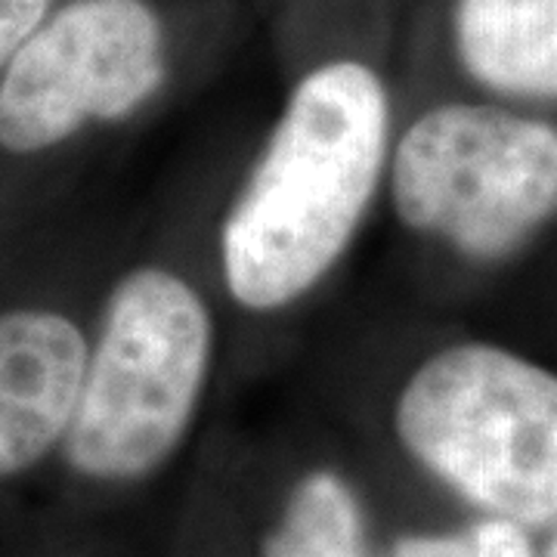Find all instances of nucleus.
Instances as JSON below:
<instances>
[{
    "mask_svg": "<svg viewBox=\"0 0 557 557\" xmlns=\"http://www.w3.org/2000/svg\"><path fill=\"white\" fill-rule=\"evenodd\" d=\"M387 152V94L362 62L300 81L223 226V276L251 310L307 295L354 239Z\"/></svg>",
    "mask_w": 557,
    "mask_h": 557,
    "instance_id": "obj_1",
    "label": "nucleus"
},
{
    "mask_svg": "<svg viewBox=\"0 0 557 557\" xmlns=\"http://www.w3.org/2000/svg\"><path fill=\"white\" fill-rule=\"evenodd\" d=\"M397 434L458 496L520 527L557 520V375L490 344L421 362L397 403Z\"/></svg>",
    "mask_w": 557,
    "mask_h": 557,
    "instance_id": "obj_2",
    "label": "nucleus"
},
{
    "mask_svg": "<svg viewBox=\"0 0 557 557\" xmlns=\"http://www.w3.org/2000/svg\"><path fill=\"white\" fill-rule=\"evenodd\" d=\"M211 335L205 300L180 276L143 267L121 278L62 440L69 465L94 480L152 474L199 406Z\"/></svg>",
    "mask_w": 557,
    "mask_h": 557,
    "instance_id": "obj_3",
    "label": "nucleus"
},
{
    "mask_svg": "<svg viewBox=\"0 0 557 557\" xmlns=\"http://www.w3.org/2000/svg\"><path fill=\"white\" fill-rule=\"evenodd\" d=\"M394 205L461 255H515L557 211V131L498 106L453 102L399 137Z\"/></svg>",
    "mask_w": 557,
    "mask_h": 557,
    "instance_id": "obj_4",
    "label": "nucleus"
},
{
    "mask_svg": "<svg viewBox=\"0 0 557 557\" xmlns=\"http://www.w3.org/2000/svg\"><path fill=\"white\" fill-rule=\"evenodd\" d=\"M164 81V35L143 0H75L0 75V146L40 152L90 121H119Z\"/></svg>",
    "mask_w": 557,
    "mask_h": 557,
    "instance_id": "obj_5",
    "label": "nucleus"
},
{
    "mask_svg": "<svg viewBox=\"0 0 557 557\" xmlns=\"http://www.w3.org/2000/svg\"><path fill=\"white\" fill-rule=\"evenodd\" d=\"M87 341L62 313H0V480L28 471L72 424Z\"/></svg>",
    "mask_w": 557,
    "mask_h": 557,
    "instance_id": "obj_6",
    "label": "nucleus"
},
{
    "mask_svg": "<svg viewBox=\"0 0 557 557\" xmlns=\"http://www.w3.org/2000/svg\"><path fill=\"white\" fill-rule=\"evenodd\" d=\"M458 60L483 87L557 100V0H456Z\"/></svg>",
    "mask_w": 557,
    "mask_h": 557,
    "instance_id": "obj_7",
    "label": "nucleus"
},
{
    "mask_svg": "<svg viewBox=\"0 0 557 557\" xmlns=\"http://www.w3.org/2000/svg\"><path fill=\"white\" fill-rule=\"evenodd\" d=\"M263 557H369L354 490L332 471H313L285 502Z\"/></svg>",
    "mask_w": 557,
    "mask_h": 557,
    "instance_id": "obj_8",
    "label": "nucleus"
},
{
    "mask_svg": "<svg viewBox=\"0 0 557 557\" xmlns=\"http://www.w3.org/2000/svg\"><path fill=\"white\" fill-rule=\"evenodd\" d=\"M394 557H533V545L520 523L490 518L446 536H409Z\"/></svg>",
    "mask_w": 557,
    "mask_h": 557,
    "instance_id": "obj_9",
    "label": "nucleus"
},
{
    "mask_svg": "<svg viewBox=\"0 0 557 557\" xmlns=\"http://www.w3.org/2000/svg\"><path fill=\"white\" fill-rule=\"evenodd\" d=\"M50 0H0V69L44 25Z\"/></svg>",
    "mask_w": 557,
    "mask_h": 557,
    "instance_id": "obj_10",
    "label": "nucleus"
},
{
    "mask_svg": "<svg viewBox=\"0 0 557 557\" xmlns=\"http://www.w3.org/2000/svg\"><path fill=\"white\" fill-rule=\"evenodd\" d=\"M542 557H557V527H555V533H552V542L545 545V552H542Z\"/></svg>",
    "mask_w": 557,
    "mask_h": 557,
    "instance_id": "obj_11",
    "label": "nucleus"
}]
</instances>
